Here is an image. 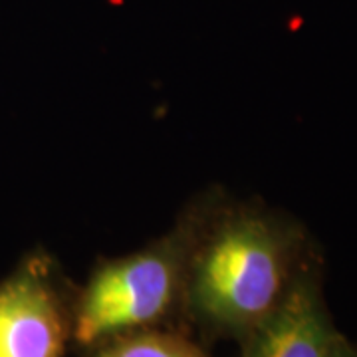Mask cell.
<instances>
[{
	"label": "cell",
	"instance_id": "8992f818",
	"mask_svg": "<svg viewBox=\"0 0 357 357\" xmlns=\"http://www.w3.org/2000/svg\"><path fill=\"white\" fill-rule=\"evenodd\" d=\"M330 357H357V344L349 342L344 333H340L335 344H333Z\"/></svg>",
	"mask_w": 357,
	"mask_h": 357
},
{
	"label": "cell",
	"instance_id": "7a4b0ae2",
	"mask_svg": "<svg viewBox=\"0 0 357 357\" xmlns=\"http://www.w3.org/2000/svg\"><path fill=\"white\" fill-rule=\"evenodd\" d=\"M199 220L185 222L139 252L98 264L76 294L74 345L88 351L119 335L171 328L185 316V290Z\"/></svg>",
	"mask_w": 357,
	"mask_h": 357
},
{
	"label": "cell",
	"instance_id": "3957f363",
	"mask_svg": "<svg viewBox=\"0 0 357 357\" xmlns=\"http://www.w3.org/2000/svg\"><path fill=\"white\" fill-rule=\"evenodd\" d=\"M74 302L50 256H26L0 282V357H68Z\"/></svg>",
	"mask_w": 357,
	"mask_h": 357
},
{
	"label": "cell",
	"instance_id": "6da1fadb",
	"mask_svg": "<svg viewBox=\"0 0 357 357\" xmlns=\"http://www.w3.org/2000/svg\"><path fill=\"white\" fill-rule=\"evenodd\" d=\"M302 232L262 211H234L201 230L189 264L185 318L206 337L243 344L306 264Z\"/></svg>",
	"mask_w": 357,
	"mask_h": 357
},
{
	"label": "cell",
	"instance_id": "277c9868",
	"mask_svg": "<svg viewBox=\"0 0 357 357\" xmlns=\"http://www.w3.org/2000/svg\"><path fill=\"white\" fill-rule=\"evenodd\" d=\"M337 335L319 270L307 260L280 306L241 344V357H330Z\"/></svg>",
	"mask_w": 357,
	"mask_h": 357
},
{
	"label": "cell",
	"instance_id": "5b68a950",
	"mask_svg": "<svg viewBox=\"0 0 357 357\" xmlns=\"http://www.w3.org/2000/svg\"><path fill=\"white\" fill-rule=\"evenodd\" d=\"M86 357H211L203 345L175 328L119 335L84 351Z\"/></svg>",
	"mask_w": 357,
	"mask_h": 357
}]
</instances>
